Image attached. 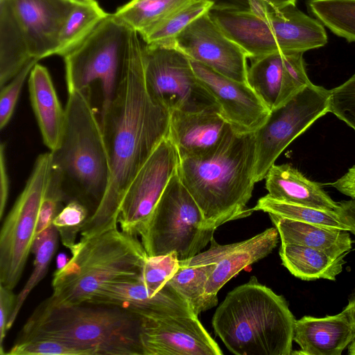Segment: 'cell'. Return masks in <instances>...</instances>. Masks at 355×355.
<instances>
[{"label": "cell", "instance_id": "cell-1", "mask_svg": "<svg viewBox=\"0 0 355 355\" xmlns=\"http://www.w3.org/2000/svg\"><path fill=\"white\" fill-rule=\"evenodd\" d=\"M170 111L149 95L143 45L133 30L130 53L114 98L101 116L110 175L105 196L80 231L85 240L118 227L123 196L159 144L168 135Z\"/></svg>", "mask_w": 355, "mask_h": 355}, {"label": "cell", "instance_id": "cell-2", "mask_svg": "<svg viewBox=\"0 0 355 355\" xmlns=\"http://www.w3.org/2000/svg\"><path fill=\"white\" fill-rule=\"evenodd\" d=\"M256 158L254 132L232 127L217 149L200 159H180L178 175L203 215L205 227L246 217L254 185Z\"/></svg>", "mask_w": 355, "mask_h": 355}, {"label": "cell", "instance_id": "cell-3", "mask_svg": "<svg viewBox=\"0 0 355 355\" xmlns=\"http://www.w3.org/2000/svg\"><path fill=\"white\" fill-rule=\"evenodd\" d=\"M141 316L119 306L83 302L48 306L42 302L23 326L16 342L54 339L89 355H143Z\"/></svg>", "mask_w": 355, "mask_h": 355}, {"label": "cell", "instance_id": "cell-4", "mask_svg": "<svg viewBox=\"0 0 355 355\" xmlns=\"http://www.w3.org/2000/svg\"><path fill=\"white\" fill-rule=\"evenodd\" d=\"M295 320L285 298L252 276L227 293L212 326L234 354L290 355Z\"/></svg>", "mask_w": 355, "mask_h": 355}, {"label": "cell", "instance_id": "cell-5", "mask_svg": "<svg viewBox=\"0 0 355 355\" xmlns=\"http://www.w3.org/2000/svg\"><path fill=\"white\" fill-rule=\"evenodd\" d=\"M72 257L53 277L48 306L87 302L103 286L141 275L148 254L137 236L118 227L77 242Z\"/></svg>", "mask_w": 355, "mask_h": 355}, {"label": "cell", "instance_id": "cell-6", "mask_svg": "<svg viewBox=\"0 0 355 355\" xmlns=\"http://www.w3.org/2000/svg\"><path fill=\"white\" fill-rule=\"evenodd\" d=\"M65 112L60 144L51 151L52 166L62 175L69 201L79 200L87 206L91 216L106 192L110 166L101 121L91 103L89 89L68 92Z\"/></svg>", "mask_w": 355, "mask_h": 355}, {"label": "cell", "instance_id": "cell-7", "mask_svg": "<svg viewBox=\"0 0 355 355\" xmlns=\"http://www.w3.org/2000/svg\"><path fill=\"white\" fill-rule=\"evenodd\" d=\"M77 3L0 0V87L30 61L55 55L61 30Z\"/></svg>", "mask_w": 355, "mask_h": 355}, {"label": "cell", "instance_id": "cell-8", "mask_svg": "<svg viewBox=\"0 0 355 355\" xmlns=\"http://www.w3.org/2000/svg\"><path fill=\"white\" fill-rule=\"evenodd\" d=\"M209 14L250 59L277 52L304 53L328 42L324 26L295 5L261 12L211 9Z\"/></svg>", "mask_w": 355, "mask_h": 355}, {"label": "cell", "instance_id": "cell-9", "mask_svg": "<svg viewBox=\"0 0 355 355\" xmlns=\"http://www.w3.org/2000/svg\"><path fill=\"white\" fill-rule=\"evenodd\" d=\"M132 31L114 14H109L82 44L64 56L68 92L99 83L101 116L114 98L129 56Z\"/></svg>", "mask_w": 355, "mask_h": 355}, {"label": "cell", "instance_id": "cell-10", "mask_svg": "<svg viewBox=\"0 0 355 355\" xmlns=\"http://www.w3.org/2000/svg\"><path fill=\"white\" fill-rule=\"evenodd\" d=\"M214 232L205 227L202 211L177 171L139 237L148 257L175 252L183 261L200 253Z\"/></svg>", "mask_w": 355, "mask_h": 355}, {"label": "cell", "instance_id": "cell-11", "mask_svg": "<svg viewBox=\"0 0 355 355\" xmlns=\"http://www.w3.org/2000/svg\"><path fill=\"white\" fill-rule=\"evenodd\" d=\"M52 168L51 152L40 155L0 232V284H18L35 238L41 204Z\"/></svg>", "mask_w": 355, "mask_h": 355}, {"label": "cell", "instance_id": "cell-12", "mask_svg": "<svg viewBox=\"0 0 355 355\" xmlns=\"http://www.w3.org/2000/svg\"><path fill=\"white\" fill-rule=\"evenodd\" d=\"M143 55L147 91L170 112L219 109L197 78L190 59L180 51L171 46L145 44Z\"/></svg>", "mask_w": 355, "mask_h": 355}, {"label": "cell", "instance_id": "cell-13", "mask_svg": "<svg viewBox=\"0 0 355 355\" xmlns=\"http://www.w3.org/2000/svg\"><path fill=\"white\" fill-rule=\"evenodd\" d=\"M329 90L313 83L270 110L255 132V183L265 178L284 150L315 121L329 112Z\"/></svg>", "mask_w": 355, "mask_h": 355}, {"label": "cell", "instance_id": "cell-14", "mask_svg": "<svg viewBox=\"0 0 355 355\" xmlns=\"http://www.w3.org/2000/svg\"><path fill=\"white\" fill-rule=\"evenodd\" d=\"M178 150L167 137L138 171L121 200L117 218L121 231L140 236L180 164Z\"/></svg>", "mask_w": 355, "mask_h": 355}, {"label": "cell", "instance_id": "cell-15", "mask_svg": "<svg viewBox=\"0 0 355 355\" xmlns=\"http://www.w3.org/2000/svg\"><path fill=\"white\" fill-rule=\"evenodd\" d=\"M169 46L227 78L248 83V55L223 32L209 11L188 25Z\"/></svg>", "mask_w": 355, "mask_h": 355}, {"label": "cell", "instance_id": "cell-16", "mask_svg": "<svg viewBox=\"0 0 355 355\" xmlns=\"http://www.w3.org/2000/svg\"><path fill=\"white\" fill-rule=\"evenodd\" d=\"M140 315L143 355L223 354L196 315Z\"/></svg>", "mask_w": 355, "mask_h": 355}, {"label": "cell", "instance_id": "cell-17", "mask_svg": "<svg viewBox=\"0 0 355 355\" xmlns=\"http://www.w3.org/2000/svg\"><path fill=\"white\" fill-rule=\"evenodd\" d=\"M190 60L197 78L215 98L222 115L234 130L252 132L261 126L270 110L248 83L227 78Z\"/></svg>", "mask_w": 355, "mask_h": 355}, {"label": "cell", "instance_id": "cell-18", "mask_svg": "<svg viewBox=\"0 0 355 355\" xmlns=\"http://www.w3.org/2000/svg\"><path fill=\"white\" fill-rule=\"evenodd\" d=\"M279 236L277 228L271 227L250 239L231 244H218L213 237L207 250L180 261V265L216 263L207 281L205 293L216 296L220 288L241 270L268 256L277 246Z\"/></svg>", "mask_w": 355, "mask_h": 355}, {"label": "cell", "instance_id": "cell-19", "mask_svg": "<svg viewBox=\"0 0 355 355\" xmlns=\"http://www.w3.org/2000/svg\"><path fill=\"white\" fill-rule=\"evenodd\" d=\"M87 302L119 306L148 317L196 315L188 302L168 283L155 293L140 275L102 286Z\"/></svg>", "mask_w": 355, "mask_h": 355}, {"label": "cell", "instance_id": "cell-20", "mask_svg": "<svg viewBox=\"0 0 355 355\" xmlns=\"http://www.w3.org/2000/svg\"><path fill=\"white\" fill-rule=\"evenodd\" d=\"M232 125L219 109L197 112H171L168 137L175 146L180 159H200L214 153Z\"/></svg>", "mask_w": 355, "mask_h": 355}, {"label": "cell", "instance_id": "cell-21", "mask_svg": "<svg viewBox=\"0 0 355 355\" xmlns=\"http://www.w3.org/2000/svg\"><path fill=\"white\" fill-rule=\"evenodd\" d=\"M355 338V327L341 313L322 318L303 316L295 320L293 341L304 355H340Z\"/></svg>", "mask_w": 355, "mask_h": 355}, {"label": "cell", "instance_id": "cell-22", "mask_svg": "<svg viewBox=\"0 0 355 355\" xmlns=\"http://www.w3.org/2000/svg\"><path fill=\"white\" fill-rule=\"evenodd\" d=\"M31 104L44 144L50 151L61 142L66 123V112L58 99L48 69L35 64L28 77Z\"/></svg>", "mask_w": 355, "mask_h": 355}, {"label": "cell", "instance_id": "cell-23", "mask_svg": "<svg viewBox=\"0 0 355 355\" xmlns=\"http://www.w3.org/2000/svg\"><path fill=\"white\" fill-rule=\"evenodd\" d=\"M265 179L268 195L274 199L327 211H336L338 207L319 183L290 164H273Z\"/></svg>", "mask_w": 355, "mask_h": 355}, {"label": "cell", "instance_id": "cell-24", "mask_svg": "<svg viewBox=\"0 0 355 355\" xmlns=\"http://www.w3.org/2000/svg\"><path fill=\"white\" fill-rule=\"evenodd\" d=\"M284 244L304 245L333 257L345 256L352 248L349 231L303 223L268 214Z\"/></svg>", "mask_w": 355, "mask_h": 355}, {"label": "cell", "instance_id": "cell-25", "mask_svg": "<svg viewBox=\"0 0 355 355\" xmlns=\"http://www.w3.org/2000/svg\"><path fill=\"white\" fill-rule=\"evenodd\" d=\"M279 253L284 267L295 277L306 281H335L345 263V256L336 258L320 250L301 245L282 243Z\"/></svg>", "mask_w": 355, "mask_h": 355}, {"label": "cell", "instance_id": "cell-26", "mask_svg": "<svg viewBox=\"0 0 355 355\" xmlns=\"http://www.w3.org/2000/svg\"><path fill=\"white\" fill-rule=\"evenodd\" d=\"M252 60L248 69L247 82L272 110L288 80L292 53L277 52Z\"/></svg>", "mask_w": 355, "mask_h": 355}, {"label": "cell", "instance_id": "cell-27", "mask_svg": "<svg viewBox=\"0 0 355 355\" xmlns=\"http://www.w3.org/2000/svg\"><path fill=\"white\" fill-rule=\"evenodd\" d=\"M109 15L96 0L78 2L60 33L55 55L64 57L82 44Z\"/></svg>", "mask_w": 355, "mask_h": 355}, {"label": "cell", "instance_id": "cell-28", "mask_svg": "<svg viewBox=\"0 0 355 355\" xmlns=\"http://www.w3.org/2000/svg\"><path fill=\"white\" fill-rule=\"evenodd\" d=\"M216 263L180 266L168 283L189 304L193 313L198 315L218 304L217 295L205 293L209 277Z\"/></svg>", "mask_w": 355, "mask_h": 355}, {"label": "cell", "instance_id": "cell-29", "mask_svg": "<svg viewBox=\"0 0 355 355\" xmlns=\"http://www.w3.org/2000/svg\"><path fill=\"white\" fill-rule=\"evenodd\" d=\"M190 1L191 0H130L119 7L113 14L142 36Z\"/></svg>", "mask_w": 355, "mask_h": 355}, {"label": "cell", "instance_id": "cell-30", "mask_svg": "<svg viewBox=\"0 0 355 355\" xmlns=\"http://www.w3.org/2000/svg\"><path fill=\"white\" fill-rule=\"evenodd\" d=\"M59 234L51 224L34 239L31 252L35 254L34 269L26 284L17 295L14 309L8 323V331L12 327L26 299L47 273L49 264L58 248Z\"/></svg>", "mask_w": 355, "mask_h": 355}, {"label": "cell", "instance_id": "cell-31", "mask_svg": "<svg viewBox=\"0 0 355 355\" xmlns=\"http://www.w3.org/2000/svg\"><path fill=\"white\" fill-rule=\"evenodd\" d=\"M309 12L333 33L355 42V0H308Z\"/></svg>", "mask_w": 355, "mask_h": 355}, {"label": "cell", "instance_id": "cell-32", "mask_svg": "<svg viewBox=\"0 0 355 355\" xmlns=\"http://www.w3.org/2000/svg\"><path fill=\"white\" fill-rule=\"evenodd\" d=\"M214 7L209 0H191L183 5L145 35V44L169 46L174 39L194 20Z\"/></svg>", "mask_w": 355, "mask_h": 355}, {"label": "cell", "instance_id": "cell-33", "mask_svg": "<svg viewBox=\"0 0 355 355\" xmlns=\"http://www.w3.org/2000/svg\"><path fill=\"white\" fill-rule=\"evenodd\" d=\"M253 210L263 211L303 223L348 230L336 211L278 200L268 194L258 200Z\"/></svg>", "mask_w": 355, "mask_h": 355}, {"label": "cell", "instance_id": "cell-34", "mask_svg": "<svg viewBox=\"0 0 355 355\" xmlns=\"http://www.w3.org/2000/svg\"><path fill=\"white\" fill-rule=\"evenodd\" d=\"M90 216L89 209L79 200L67 202L54 218L52 224L56 228L62 245L69 250L76 243V237Z\"/></svg>", "mask_w": 355, "mask_h": 355}, {"label": "cell", "instance_id": "cell-35", "mask_svg": "<svg viewBox=\"0 0 355 355\" xmlns=\"http://www.w3.org/2000/svg\"><path fill=\"white\" fill-rule=\"evenodd\" d=\"M68 201L62 174L52 166L40 209L35 237L52 224L54 218L62 209V203Z\"/></svg>", "mask_w": 355, "mask_h": 355}, {"label": "cell", "instance_id": "cell-36", "mask_svg": "<svg viewBox=\"0 0 355 355\" xmlns=\"http://www.w3.org/2000/svg\"><path fill=\"white\" fill-rule=\"evenodd\" d=\"M175 252L155 257H148L140 277L146 286L155 293L161 291L180 268Z\"/></svg>", "mask_w": 355, "mask_h": 355}, {"label": "cell", "instance_id": "cell-37", "mask_svg": "<svg viewBox=\"0 0 355 355\" xmlns=\"http://www.w3.org/2000/svg\"><path fill=\"white\" fill-rule=\"evenodd\" d=\"M6 354L8 355H89L78 346L63 341L36 338L15 342Z\"/></svg>", "mask_w": 355, "mask_h": 355}, {"label": "cell", "instance_id": "cell-38", "mask_svg": "<svg viewBox=\"0 0 355 355\" xmlns=\"http://www.w3.org/2000/svg\"><path fill=\"white\" fill-rule=\"evenodd\" d=\"M329 112L355 131V73L345 83L329 90Z\"/></svg>", "mask_w": 355, "mask_h": 355}, {"label": "cell", "instance_id": "cell-39", "mask_svg": "<svg viewBox=\"0 0 355 355\" xmlns=\"http://www.w3.org/2000/svg\"><path fill=\"white\" fill-rule=\"evenodd\" d=\"M37 62L33 60L6 85L1 87L0 92V128L2 130L10 121L24 83L31 71Z\"/></svg>", "mask_w": 355, "mask_h": 355}, {"label": "cell", "instance_id": "cell-40", "mask_svg": "<svg viewBox=\"0 0 355 355\" xmlns=\"http://www.w3.org/2000/svg\"><path fill=\"white\" fill-rule=\"evenodd\" d=\"M17 295L10 289L0 284V354H6L3 341L8 331V323L16 302Z\"/></svg>", "mask_w": 355, "mask_h": 355}, {"label": "cell", "instance_id": "cell-41", "mask_svg": "<svg viewBox=\"0 0 355 355\" xmlns=\"http://www.w3.org/2000/svg\"><path fill=\"white\" fill-rule=\"evenodd\" d=\"M9 193V179L7 172L5 145L0 147V218H2Z\"/></svg>", "mask_w": 355, "mask_h": 355}, {"label": "cell", "instance_id": "cell-42", "mask_svg": "<svg viewBox=\"0 0 355 355\" xmlns=\"http://www.w3.org/2000/svg\"><path fill=\"white\" fill-rule=\"evenodd\" d=\"M336 212L341 223L346 225L348 230L355 236V199L338 202Z\"/></svg>", "mask_w": 355, "mask_h": 355}, {"label": "cell", "instance_id": "cell-43", "mask_svg": "<svg viewBox=\"0 0 355 355\" xmlns=\"http://www.w3.org/2000/svg\"><path fill=\"white\" fill-rule=\"evenodd\" d=\"M330 185L343 194L355 199V165Z\"/></svg>", "mask_w": 355, "mask_h": 355}, {"label": "cell", "instance_id": "cell-44", "mask_svg": "<svg viewBox=\"0 0 355 355\" xmlns=\"http://www.w3.org/2000/svg\"><path fill=\"white\" fill-rule=\"evenodd\" d=\"M214 3L211 9L221 10H254L251 0H209Z\"/></svg>", "mask_w": 355, "mask_h": 355}, {"label": "cell", "instance_id": "cell-45", "mask_svg": "<svg viewBox=\"0 0 355 355\" xmlns=\"http://www.w3.org/2000/svg\"><path fill=\"white\" fill-rule=\"evenodd\" d=\"M297 0H251L255 12L279 10L290 5H295Z\"/></svg>", "mask_w": 355, "mask_h": 355}, {"label": "cell", "instance_id": "cell-46", "mask_svg": "<svg viewBox=\"0 0 355 355\" xmlns=\"http://www.w3.org/2000/svg\"><path fill=\"white\" fill-rule=\"evenodd\" d=\"M343 311L347 315L355 327V294L350 299Z\"/></svg>", "mask_w": 355, "mask_h": 355}, {"label": "cell", "instance_id": "cell-47", "mask_svg": "<svg viewBox=\"0 0 355 355\" xmlns=\"http://www.w3.org/2000/svg\"><path fill=\"white\" fill-rule=\"evenodd\" d=\"M68 259L64 253H60L57 257V269L64 267L68 262Z\"/></svg>", "mask_w": 355, "mask_h": 355}, {"label": "cell", "instance_id": "cell-48", "mask_svg": "<svg viewBox=\"0 0 355 355\" xmlns=\"http://www.w3.org/2000/svg\"><path fill=\"white\" fill-rule=\"evenodd\" d=\"M348 354L349 355H355V338L348 346Z\"/></svg>", "mask_w": 355, "mask_h": 355}, {"label": "cell", "instance_id": "cell-49", "mask_svg": "<svg viewBox=\"0 0 355 355\" xmlns=\"http://www.w3.org/2000/svg\"><path fill=\"white\" fill-rule=\"evenodd\" d=\"M71 1H76V2H83V1H86L88 0H71Z\"/></svg>", "mask_w": 355, "mask_h": 355}]
</instances>
